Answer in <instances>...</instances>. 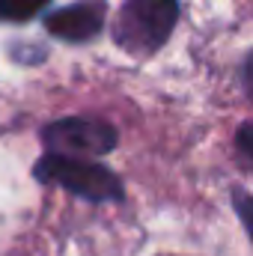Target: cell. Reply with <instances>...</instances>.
Masks as SVG:
<instances>
[{"mask_svg": "<svg viewBox=\"0 0 253 256\" xmlns=\"http://www.w3.org/2000/svg\"><path fill=\"white\" fill-rule=\"evenodd\" d=\"M36 179L45 185H60L72 194H80L92 202H108V200H120L122 185L120 179L104 170L102 164H90V161H72V158H57V155H45L36 164Z\"/></svg>", "mask_w": 253, "mask_h": 256, "instance_id": "cell-2", "label": "cell"}, {"mask_svg": "<svg viewBox=\"0 0 253 256\" xmlns=\"http://www.w3.org/2000/svg\"><path fill=\"white\" fill-rule=\"evenodd\" d=\"M179 21V0H126L116 39L131 54L158 51Z\"/></svg>", "mask_w": 253, "mask_h": 256, "instance_id": "cell-1", "label": "cell"}, {"mask_svg": "<svg viewBox=\"0 0 253 256\" xmlns=\"http://www.w3.org/2000/svg\"><path fill=\"white\" fill-rule=\"evenodd\" d=\"M48 155L72 158V161H86L96 155H108L116 146V131L104 122L84 120V116H68L57 120L45 128L42 134Z\"/></svg>", "mask_w": 253, "mask_h": 256, "instance_id": "cell-3", "label": "cell"}, {"mask_svg": "<svg viewBox=\"0 0 253 256\" xmlns=\"http://www.w3.org/2000/svg\"><path fill=\"white\" fill-rule=\"evenodd\" d=\"M51 0H0V21H27Z\"/></svg>", "mask_w": 253, "mask_h": 256, "instance_id": "cell-5", "label": "cell"}, {"mask_svg": "<svg viewBox=\"0 0 253 256\" xmlns=\"http://www.w3.org/2000/svg\"><path fill=\"white\" fill-rule=\"evenodd\" d=\"M104 24V3L90 0V3H72L60 12L48 15L45 27L51 36L66 39V42H86L92 39Z\"/></svg>", "mask_w": 253, "mask_h": 256, "instance_id": "cell-4", "label": "cell"}]
</instances>
